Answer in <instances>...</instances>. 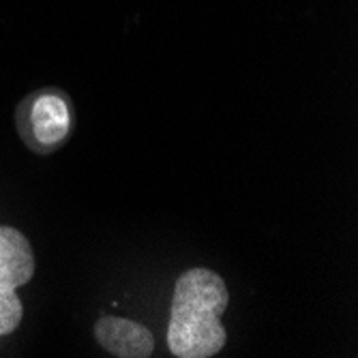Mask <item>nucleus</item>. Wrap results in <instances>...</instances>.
I'll return each mask as SVG.
<instances>
[{"instance_id":"nucleus-1","label":"nucleus","mask_w":358,"mask_h":358,"mask_svg":"<svg viewBox=\"0 0 358 358\" xmlns=\"http://www.w3.org/2000/svg\"><path fill=\"white\" fill-rule=\"evenodd\" d=\"M230 303L225 281L210 268L185 271L174 287L168 348L178 358H210L227 341L221 315Z\"/></svg>"},{"instance_id":"nucleus-2","label":"nucleus","mask_w":358,"mask_h":358,"mask_svg":"<svg viewBox=\"0 0 358 358\" xmlns=\"http://www.w3.org/2000/svg\"><path fill=\"white\" fill-rule=\"evenodd\" d=\"M35 275V255L26 236L9 225H0V337L13 333L24 315L15 289Z\"/></svg>"},{"instance_id":"nucleus-3","label":"nucleus","mask_w":358,"mask_h":358,"mask_svg":"<svg viewBox=\"0 0 358 358\" xmlns=\"http://www.w3.org/2000/svg\"><path fill=\"white\" fill-rule=\"evenodd\" d=\"M94 339L118 358H148L155 352L152 333L134 320L106 315L94 324Z\"/></svg>"},{"instance_id":"nucleus-4","label":"nucleus","mask_w":358,"mask_h":358,"mask_svg":"<svg viewBox=\"0 0 358 358\" xmlns=\"http://www.w3.org/2000/svg\"><path fill=\"white\" fill-rule=\"evenodd\" d=\"M28 122L32 136L41 146H56L69 134V106L58 94H39L30 106Z\"/></svg>"}]
</instances>
